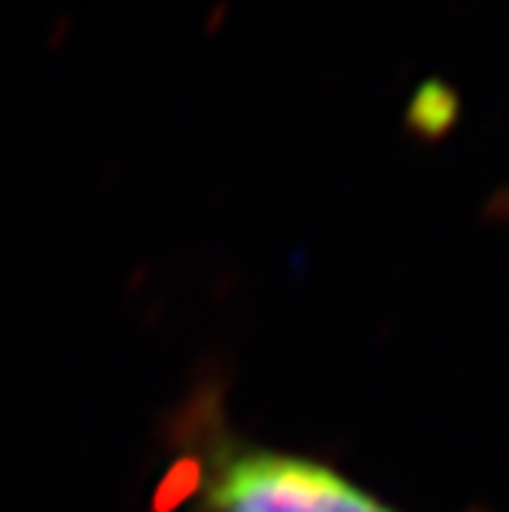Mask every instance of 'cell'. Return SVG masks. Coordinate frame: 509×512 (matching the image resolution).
I'll use <instances>...</instances> for the list:
<instances>
[{
  "label": "cell",
  "mask_w": 509,
  "mask_h": 512,
  "mask_svg": "<svg viewBox=\"0 0 509 512\" xmlns=\"http://www.w3.org/2000/svg\"><path fill=\"white\" fill-rule=\"evenodd\" d=\"M205 512H394L331 466L258 446H219L205 463Z\"/></svg>",
  "instance_id": "1"
},
{
  "label": "cell",
  "mask_w": 509,
  "mask_h": 512,
  "mask_svg": "<svg viewBox=\"0 0 509 512\" xmlns=\"http://www.w3.org/2000/svg\"><path fill=\"white\" fill-rule=\"evenodd\" d=\"M500 212H503V215H509V192L500 199Z\"/></svg>",
  "instance_id": "2"
}]
</instances>
